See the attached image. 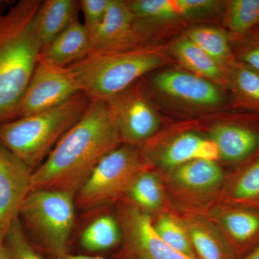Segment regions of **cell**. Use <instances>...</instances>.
<instances>
[{"mask_svg": "<svg viewBox=\"0 0 259 259\" xmlns=\"http://www.w3.org/2000/svg\"><path fill=\"white\" fill-rule=\"evenodd\" d=\"M115 116L103 100H93L81 119L32 172L31 191L76 195L102 158L121 144Z\"/></svg>", "mask_w": 259, "mask_h": 259, "instance_id": "6da1fadb", "label": "cell"}, {"mask_svg": "<svg viewBox=\"0 0 259 259\" xmlns=\"http://www.w3.org/2000/svg\"><path fill=\"white\" fill-rule=\"evenodd\" d=\"M41 1L20 0L0 12V125L17 118L42 48L35 29Z\"/></svg>", "mask_w": 259, "mask_h": 259, "instance_id": "7a4b0ae2", "label": "cell"}, {"mask_svg": "<svg viewBox=\"0 0 259 259\" xmlns=\"http://www.w3.org/2000/svg\"><path fill=\"white\" fill-rule=\"evenodd\" d=\"M91 102L81 91L49 110L1 124L0 142L33 172L81 119Z\"/></svg>", "mask_w": 259, "mask_h": 259, "instance_id": "3957f363", "label": "cell"}, {"mask_svg": "<svg viewBox=\"0 0 259 259\" xmlns=\"http://www.w3.org/2000/svg\"><path fill=\"white\" fill-rule=\"evenodd\" d=\"M165 62L159 52L148 47L89 55L70 65L92 101L115 96Z\"/></svg>", "mask_w": 259, "mask_h": 259, "instance_id": "277c9868", "label": "cell"}, {"mask_svg": "<svg viewBox=\"0 0 259 259\" xmlns=\"http://www.w3.org/2000/svg\"><path fill=\"white\" fill-rule=\"evenodd\" d=\"M75 195L65 191H30L18 218L30 236L54 258L68 253L75 221Z\"/></svg>", "mask_w": 259, "mask_h": 259, "instance_id": "5b68a950", "label": "cell"}, {"mask_svg": "<svg viewBox=\"0 0 259 259\" xmlns=\"http://www.w3.org/2000/svg\"><path fill=\"white\" fill-rule=\"evenodd\" d=\"M148 168L141 151L120 145L102 158L76 194L80 208L91 209L125 197L141 172Z\"/></svg>", "mask_w": 259, "mask_h": 259, "instance_id": "8992f818", "label": "cell"}, {"mask_svg": "<svg viewBox=\"0 0 259 259\" xmlns=\"http://www.w3.org/2000/svg\"><path fill=\"white\" fill-rule=\"evenodd\" d=\"M122 246L118 259H191L167 245L153 228L151 214L128 201L117 206Z\"/></svg>", "mask_w": 259, "mask_h": 259, "instance_id": "52a82bcc", "label": "cell"}, {"mask_svg": "<svg viewBox=\"0 0 259 259\" xmlns=\"http://www.w3.org/2000/svg\"><path fill=\"white\" fill-rule=\"evenodd\" d=\"M81 91L79 81L69 66L38 63L19 104L17 118L58 106Z\"/></svg>", "mask_w": 259, "mask_h": 259, "instance_id": "ba28073f", "label": "cell"}, {"mask_svg": "<svg viewBox=\"0 0 259 259\" xmlns=\"http://www.w3.org/2000/svg\"><path fill=\"white\" fill-rule=\"evenodd\" d=\"M117 122L121 142L141 144L156 134L159 119L147 98L136 89H127L115 96L105 99Z\"/></svg>", "mask_w": 259, "mask_h": 259, "instance_id": "9c48e42d", "label": "cell"}, {"mask_svg": "<svg viewBox=\"0 0 259 259\" xmlns=\"http://www.w3.org/2000/svg\"><path fill=\"white\" fill-rule=\"evenodd\" d=\"M32 171L0 142V241L18 218L22 204L31 191Z\"/></svg>", "mask_w": 259, "mask_h": 259, "instance_id": "30bf717a", "label": "cell"}, {"mask_svg": "<svg viewBox=\"0 0 259 259\" xmlns=\"http://www.w3.org/2000/svg\"><path fill=\"white\" fill-rule=\"evenodd\" d=\"M143 40L127 3L110 0L103 21L92 37L90 55L134 49L141 47Z\"/></svg>", "mask_w": 259, "mask_h": 259, "instance_id": "8fae6325", "label": "cell"}, {"mask_svg": "<svg viewBox=\"0 0 259 259\" xmlns=\"http://www.w3.org/2000/svg\"><path fill=\"white\" fill-rule=\"evenodd\" d=\"M153 86L168 96L200 106H215L222 102L216 87L201 76L180 71L155 75Z\"/></svg>", "mask_w": 259, "mask_h": 259, "instance_id": "7c38bea8", "label": "cell"}, {"mask_svg": "<svg viewBox=\"0 0 259 259\" xmlns=\"http://www.w3.org/2000/svg\"><path fill=\"white\" fill-rule=\"evenodd\" d=\"M172 188L188 197H206L223 184L224 174L215 161L194 160L168 171Z\"/></svg>", "mask_w": 259, "mask_h": 259, "instance_id": "4fadbf2b", "label": "cell"}, {"mask_svg": "<svg viewBox=\"0 0 259 259\" xmlns=\"http://www.w3.org/2000/svg\"><path fill=\"white\" fill-rule=\"evenodd\" d=\"M141 154L146 162H154L167 171L194 160L215 161L219 158L217 146L212 140L204 139L192 133L177 136L161 151L143 152Z\"/></svg>", "mask_w": 259, "mask_h": 259, "instance_id": "5bb4252c", "label": "cell"}, {"mask_svg": "<svg viewBox=\"0 0 259 259\" xmlns=\"http://www.w3.org/2000/svg\"><path fill=\"white\" fill-rule=\"evenodd\" d=\"M91 39L83 23L79 20L56 37L39 56L38 63L68 67L90 55Z\"/></svg>", "mask_w": 259, "mask_h": 259, "instance_id": "9a60e30c", "label": "cell"}, {"mask_svg": "<svg viewBox=\"0 0 259 259\" xmlns=\"http://www.w3.org/2000/svg\"><path fill=\"white\" fill-rule=\"evenodd\" d=\"M197 259H238L217 225L204 216L187 214L182 218Z\"/></svg>", "mask_w": 259, "mask_h": 259, "instance_id": "2e32d148", "label": "cell"}, {"mask_svg": "<svg viewBox=\"0 0 259 259\" xmlns=\"http://www.w3.org/2000/svg\"><path fill=\"white\" fill-rule=\"evenodd\" d=\"M79 10V1L76 0L41 1L35 15V29L42 50L78 20Z\"/></svg>", "mask_w": 259, "mask_h": 259, "instance_id": "e0dca14e", "label": "cell"}, {"mask_svg": "<svg viewBox=\"0 0 259 259\" xmlns=\"http://www.w3.org/2000/svg\"><path fill=\"white\" fill-rule=\"evenodd\" d=\"M218 228L235 253L249 246L259 236V212L242 207L224 209L218 216Z\"/></svg>", "mask_w": 259, "mask_h": 259, "instance_id": "ac0fdd59", "label": "cell"}, {"mask_svg": "<svg viewBox=\"0 0 259 259\" xmlns=\"http://www.w3.org/2000/svg\"><path fill=\"white\" fill-rule=\"evenodd\" d=\"M219 157L227 162H238L249 156L259 147V134L242 126L221 124L210 131Z\"/></svg>", "mask_w": 259, "mask_h": 259, "instance_id": "d6986e66", "label": "cell"}, {"mask_svg": "<svg viewBox=\"0 0 259 259\" xmlns=\"http://www.w3.org/2000/svg\"><path fill=\"white\" fill-rule=\"evenodd\" d=\"M125 197L126 200L151 215L152 213L160 212L166 200L161 178L148 168L136 177Z\"/></svg>", "mask_w": 259, "mask_h": 259, "instance_id": "ffe728a7", "label": "cell"}, {"mask_svg": "<svg viewBox=\"0 0 259 259\" xmlns=\"http://www.w3.org/2000/svg\"><path fill=\"white\" fill-rule=\"evenodd\" d=\"M120 240L118 221L105 214L96 218L83 230L80 236V244L88 251H101L113 248Z\"/></svg>", "mask_w": 259, "mask_h": 259, "instance_id": "44dd1931", "label": "cell"}, {"mask_svg": "<svg viewBox=\"0 0 259 259\" xmlns=\"http://www.w3.org/2000/svg\"><path fill=\"white\" fill-rule=\"evenodd\" d=\"M172 51L184 66L197 76L213 80L221 79L219 64L188 38L177 42Z\"/></svg>", "mask_w": 259, "mask_h": 259, "instance_id": "7402d4cb", "label": "cell"}, {"mask_svg": "<svg viewBox=\"0 0 259 259\" xmlns=\"http://www.w3.org/2000/svg\"><path fill=\"white\" fill-rule=\"evenodd\" d=\"M153 228L167 245L181 254L191 259H197L188 231L181 218L171 213H160L155 221Z\"/></svg>", "mask_w": 259, "mask_h": 259, "instance_id": "603a6c76", "label": "cell"}, {"mask_svg": "<svg viewBox=\"0 0 259 259\" xmlns=\"http://www.w3.org/2000/svg\"><path fill=\"white\" fill-rule=\"evenodd\" d=\"M126 3L134 15L136 29L149 22L173 20L182 15L177 0H134Z\"/></svg>", "mask_w": 259, "mask_h": 259, "instance_id": "cb8c5ba5", "label": "cell"}, {"mask_svg": "<svg viewBox=\"0 0 259 259\" xmlns=\"http://www.w3.org/2000/svg\"><path fill=\"white\" fill-rule=\"evenodd\" d=\"M187 38L200 48L218 64L229 57L230 47L226 32L214 27H199L191 30Z\"/></svg>", "mask_w": 259, "mask_h": 259, "instance_id": "d4e9b609", "label": "cell"}, {"mask_svg": "<svg viewBox=\"0 0 259 259\" xmlns=\"http://www.w3.org/2000/svg\"><path fill=\"white\" fill-rule=\"evenodd\" d=\"M231 200L238 207H247L259 204V160L250 165L232 186Z\"/></svg>", "mask_w": 259, "mask_h": 259, "instance_id": "484cf974", "label": "cell"}, {"mask_svg": "<svg viewBox=\"0 0 259 259\" xmlns=\"http://www.w3.org/2000/svg\"><path fill=\"white\" fill-rule=\"evenodd\" d=\"M228 26L243 33L259 23V0H234L228 8Z\"/></svg>", "mask_w": 259, "mask_h": 259, "instance_id": "4316f807", "label": "cell"}, {"mask_svg": "<svg viewBox=\"0 0 259 259\" xmlns=\"http://www.w3.org/2000/svg\"><path fill=\"white\" fill-rule=\"evenodd\" d=\"M4 243L10 259H44L25 234L18 218L12 223Z\"/></svg>", "mask_w": 259, "mask_h": 259, "instance_id": "83f0119b", "label": "cell"}, {"mask_svg": "<svg viewBox=\"0 0 259 259\" xmlns=\"http://www.w3.org/2000/svg\"><path fill=\"white\" fill-rule=\"evenodd\" d=\"M110 0H81L80 10L84 18L85 28L90 39L95 35L103 21Z\"/></svg>", "mask_w": 259, "mask_h": 259, "instance_id": "f1b7e54d", "label": "cell"}, {"mask_svg": "<svg viewBox=\"0 0 259 259\" xmlns=\"http://www.w3.org/2000/svg\"><path fill=\"white\" fill-rule=\"evenodd\" d=\"M236 84L243 96L259 102V73L255 70L242 68L237 71Z\"/></svg>", "mask_w": 259, "mask_h": 259, "instance_id": "f546056e", "label": "cell"}, {"mask_svg": "<svg viewBox=\"0 0 259 259\" xmlns=\"http://www.w3.org/2000/svg\"><path fill=\"white\" fill-rule=\"evenodd\" d=\"M181 15L187 17H197L212 11L218 2L212 0H177Z\"/></svg>", "mask_w": 259, "mask_h": 259, "instance_id": "4dcf8cb0", "label": "cell"}, {"mask_svg": "<svg viewBox=\"0 0 259 259\" xmlns=\"http://www.w3.org/2000/svg\"><path fill=\"white\" fill-rule=\"evenodd\" d=\"M243 59L247 64L254 69L255 71L259 72V48L245 54L243 56Z\"/></svg>", "mask_w": 259, "mask_h": 259, "instance_id": "1f68e13d", "label": "cell"}, {"mask_svg": "<svg viewBox=\"0 0 259 259\" xmlns=\"http://www.w3.org/2000/svg\"><path fill=\"white\" fill-rule=\"evenodd\" d=\"M54 259H105L103 258H100V257H94V256H88V255H72L69 254V253H66L61 256L56 257Z\"/></svg>", "mask_w": 259, "mask_h": 259, "instance_id": "d6a6232c", "label": "cell"}, {"mask_svg": "<svg viewBox=\"0 0 259 259\" xmlns=\"http://www.w3.org/2000/svg\"><path fill=\"white\" fill-rule=\"evenodd\" d=\"M0 259H10L4 242L0 241Z\"/></svg>", "mask_w": 259, "mask_h": 259, "instance_id": "836d02e7", "label": "cell"}, {"mask_svg": "<svg viewBox=\"0 0 259 259\" xmlns=\"http://www.w3.org/2000/svg\"><path fill=\"white\" fill-rule=\"evenodd\" d=\"M243 259H259V245L250 254Z\"/></svg>", "mask_w": 259, "mask_h": 259, "instance_id": "e575fe53", "label": "cell"}, {"mask_svg": "<svg viewBox=\"0 0 259 259\" xmlns=\"http://www.w3.org/2000/svg\"><path fill=\"white\" fill-rule=\"evenodd\" d=\"M13 3V2L5 1V0H0V12H3L2 9L5 8V7H6L7 5H12L13 4V3Z\"/></svg>", "mask_w": 259, "mask_h": 259, "instance_id": "d590c367", "label": "cell"}]
</instances>
